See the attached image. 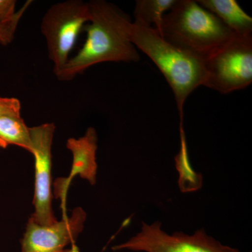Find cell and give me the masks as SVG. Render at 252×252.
<instances>
[{"label":"cell","mask_w":252,"mask_h":252,"mask_svg":"<svg viewBox=\"0 0 252 252\" xmlns=\"http://www.w3.org/2000/svg\"><path fill=\"white\" fill-rule=\"evenodd\" d=\"M86 212L77 207L70 217L49 225L39 224L31 217L21 240V252H63L69 245H74L84 229Z\"/></svg>","instance_id":"obj_8"},{"label":"cell","mask_w":252,"mask_h":252,"mask_svg":"<svg viewBox=\"0 0 252 252\" xmlns=\"http://www.w3.org/2000/svg\"><path fill=\"white\" fill-rule=\"evenodd\" d=\"M181 148L180 152L176 156V167L180 172V186L181 189H183L187 177H189L190 185L193 190L200 188L202 184L201 177L194 172L189 162L188 149H187V141H186L185 131L182 124L180 126Z\"/></svg>","instance_id":"obj_13"},{"label":"cell","mask_w":252,"mask_h":252,"mask_svg":"<svg viewBox=\"0 0 252 252\" xmlns=\"http://www.w3.org/2000/svg\"><path fill=\"white\" fill-rule=\"evenodd\" d=\"M130 39L163 74L173 91L182 120L186 100L193 91L203 85L205 60L166 40L154 27L135 21L131 26Z\"/></svg>","instance_id":"obj_2"},{"label":"cell","mask_w":252,"mask_h":252,"mask_svg":"<svg viewBox=\"0 0 252 252\" xmlns=\"http://www.w3.org/2000/svg\"><path fill=\"white\" fill-rule=\"evenodd\" d=\"M97 134L95 129L89 127L85 134L79 138H69L66 147L72 154L71 173L67 178L59 179L55 184L56 196L62 202L63 215H65V200L68 188L73 177L79 175L89 181L91 185L96 183L97 163L96 152L97 149ZM67 215V214H66Z\"/></svg>","instance_id":"obj_9"},{"label":"cell","mask_w":252,"mask_h":252,"mask_svg":"<svg viewBox=\"0 0 252 252\" xmlns=\"http://www.w3.org/2000/svg\"><path fill=\"white\" fill-rule=\"evenodd\" d=\"M63 252H79V249L75 246V245H73L72 248L70 249H65V250H63Z\"/></svg>","instance_id":"obj_17"},{"label":"cell","mask_w":252,"mask_h":252,"mask_svg":"<svg viewBox=\"0 0 252 252\" xmlns=\"http://www.w3.org/2000/svg\"><path fill=\"white\" fill-rule=\"evenodd\" d=\"M56 126L53 123L30 127L31 150L34 158V212L32 217L39 224L57 221L52 208V145Z\"/></svg>","instance_id":"obj_7"},{"label":"cell","mask_w":252,"mask_h":252,"mask_svg":"<svg viewBox=\"0 0 252 252\" xmlns=\"http://www.w3.org/2000/svg\"><path fill=\"white\" fill-rule=\"evenodd\" d=\"M203 85L220 94L245 89L252 82V34H234L205 60Z\"/></svg>","instance_id":"obj_5"},{"label":"cell","mask_w":252,"mask_h":252,"mask_svg":"<svg viewBox=\"0 0 252 252\" xmlns=\"http://www.w3.org/2000/svg\"><path fill=\"white\" fill-rule=\"evenodd\" d=\"M161 225L159 221L150 225L142 222L140 232L126 243L113 247L112 250L144 252H240L209 236L204 228L191 235L182 232L169 235L162 230Z\"/></svg>","instance_id":"obj_6"},{"label":"cell","mask_w":252,"mask_h":252,"mask_svg":"<svg viewBox=\"0 0 252 252\" xmlns=\"http://www.w3.org/2000/svg\"><path fill=\"white\" fill-rule=\"evenodd\" d=\"M18 146L31 152L32 142L30 127L21 115L0 117V147Z\"/></svg>","instance_id":"obj_11"},{"label":"cell","mask_w":252,"mask_h":252,"mask_svg":"<svg viewBox=\"0 0 252 252\" xmlns=\"http://www.w3.org/2000/svg\"><path fill=\"white\" fill-rule=\"evenodd\" d=\"M160 35L204 60L224 45L234 33L194 0H177L162 19Z\"/></svg>","instance_id":"obj_3"},{"label":"cell","mask_w":252,"mask_h":252,"mask_svg":"<svg viewBox=\"0 0 252 252\" xmlns=\"http://www.w3.org/2000/svg\"><path fill=\"white\" fill-rule=\"evenodd\" d=\"M16 0H0V24L11 23L18 16L24 15L32 1H26L17 11H16Z\"/></svg>","instance_id":"obj_14"},{"label":"cell","mask_w":252,"mask_h":252,"mask_svg":"<svg viewBox=\"0 0 252 252\" xmlns=\"http://www.w3.org/2000/svg\"><path fill=\"white\" fill-rule=\"evenodd\" d=\"M89 3L90 21L83 30L86 32L85 43L56 77L60 81H72L99 63L137 62L140 59L131 41L132 22L130 17L104 0H92Z\"/></svg>","instance_id":"obj_1"},{"label":"cell","mask_w":252,"mask_h":252,"mask_svg":"<svg viewBox=\"0 0 252 252\" xmlns=\"http://www.w3.org/2000/svg\"><path fill=\"white\" fill-rule=\"evenodd\" d=\"M176 1L177 0H137L134 9V21L150 27L154 25V28L160 33L164 16L171 9Z\"/></svg>","instance_id":"obj_12"},{"label":"cell","mask_w":252,"mask_h":252,"mask_svg":"<svg viewBox=\"0 0 252 252\" xmlns=\"http://www.w3.org/2000/svg\"><path fill=\"white\" fill-rule=\"evenodd\" d=\"M90 18L89 3L82 0L56 3L46 11L41 21V32L45 38L56 77L67 64L78 36Z\"/></svg>","instance_id":"obj_4"},{"label":"cell","mask_w":252,"mask_h":252,"mask_svg":"<svg viewBox=\"0 0 252 252\" xmlns=\"http://www.w3.org/2000/svg\"><path fill=\"white\" fill-rule=\"evenodd\" d=\"M23 16V15L18 16L14 21L7 24H0V44L1 45H9L14 40L18 23Z\"/></svg>","instance_id":"obj_16"},{"label":"cell","mask_w":252,"mask_h":252,"mask_svg":"<svg viewBox=\"0 0 252 252\" xmlns=\"http://www.w3.org/2000/svg\"><path fill=\"white\" fill-rule=\"evenodd\" d=\"M21 109L19 99L0 96V117L7 115H21Z\"/></svg>","instance_id":"obj_15"},{"label":"cell","mask_w":252,"mask_h":252,"mask_svg":"<svg viewBox=\"0 0 252 252\" xmlns=\"http://www.w3.org/2000/svg\"><path fill=\"white\" fill-rule=\"evenodd\" d=\"M197 2L215 15L234 34H252V18L235 0H198Z\"/></svg>","instance_id":"obj_10"}]
</instances>
